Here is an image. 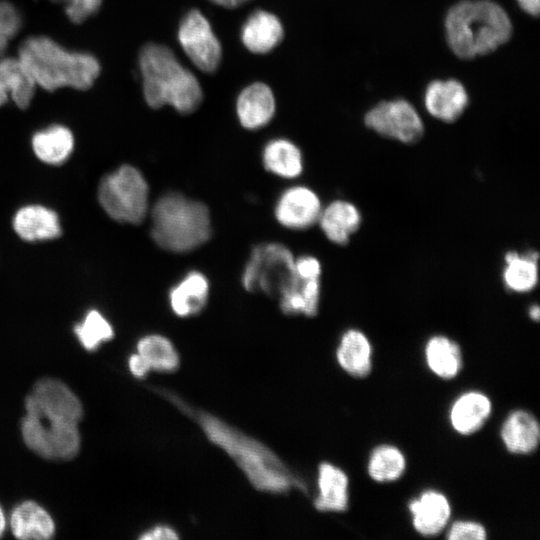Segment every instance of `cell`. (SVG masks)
<instances>
[{"label":"cell","mask_w":540,"mask_h":540,"mask_svg":"<svg viewBox=\"0 0 540 540\" xmlns=\"http://www.w3.org/2000/svg\"><path fill=\"white\" fill-rule=\"evenodd\" d=\"M210 1L218 6L233 9L249 2L250 0H210Z\"/></svg>","instance_id":"obj_40"},{"label":"cell","mask_w":540,"mask_h":540,"mask_svg":"<svg viewBox=\"0 0 540 540\" xmlns=\"http://www.w3.org/2000/svg\"><path fill=\"white\" fill-rule=\"evenodd\" d=\"M128 368L130 373L139 379L146 377L150 372L142 358L137 353H133L129 356Z\"/></svg>","instance_id":"obj_38"},{"label":"cell","mask_w":540,"mask_h":540,"mask_svg":"<svg viewBox=\"0 0 540 540\" xmlns=\"http://www.w3.org/2000/svg\"><path fill=\"white\" fill-rule=\"evenodd\" d=\"M32 148L42 162L60 165L73 151L74 137L67 127L53 125L34 134Z\"/></svg>","instance_id":"obj_29"},{"label":"cell","mask_w":540,"mask_h":540,"mask_svg":"<svg viewBox=\"0 0 540 540\" xmlns=\"http://www.w3.org/2000/svg\"><path fill=\"white\" fill-rule=\"evenodd\" d=\"M208 296L207 277L199 271H190L170 289L168 301L172 312L185 318L199 314L205 308Z\"/></svg>","instance_id":"obj_21"},{"label":"cell","mask_w":540,"mask_h":540,"mask_svg":"<svg viewBox=\"0 0 540 540\" xmlns=\"http://www.w3.org/2000/svg\"><path fill=\"white\" fill-rule=\"evenodd\" d=\"M492 413L490 398L480 391L459 395L449 410V422L455 432L469 436L480 430Z\"/></svg>","instance_id":"obj_16"},{"label":"cell","mask_w":540,"mask_h":540,"mask_svg":"<svg viewBox=\"0 0 540 540\" xmlns=\"http://www.w3.org/2000/svg\"><path fill=\"white\" fill-rule=\"evenodd\" d=\"M445 34L452 52L472 59L495 51L512 35L506 11L492 0H462L445 17Z\"/></svg>","instance_id":"obj_3"},{"label":"cell","mask_w":540,"mask_h":540,"mask_svg":"<svg viewBox=\"0 0 540 540\" xmlns=\"http://www.w3.org/2000/svg\"><path fill=\"white\" fill-rule=\"evenodd\" d=\"M275 110L273 91L263 82L248 85L238 95L236 112L240 124L246 129L256 130L267 125Z\"/></svg>","instance_id":"obj_15"},{"label":"cell","mask_w":540,"mask_h":540,"mask_svg":"<svg viewBox=\"0 0 540 540\" xmlns=\"http://www.w3.org/2000/svg\"><path fill=\"white\" fill-rule=\"evenodd\" d=\"M54 3L64 6L65 13L75 24L83 23L93 14H95L102 0H51Z\"/></svg>","instance_id":"obj_33"},{"label":"cell","mask_w":540,"mask_h":540,"mask_svg":"<svg viewBox=\"0 0 540 540\" xmlns=\"http://www.w3.org/2000/svg\"><path fill=\"white\" fill-rule=\"evenodd\" d=\"M241 41L252 53L265 54L272 51L284 38L280 19L271 12L256 10L241 28Z\"/></svg>","instance_id":"obj_18"},{"label":"cell","mask_w":540,"mask_h":540,"mask_svg":"<svg viewBox=\"0 0 540 540\" xmlns=\"http://www.w3.org/2000/svg\"><path fill=\"white\" fill-rule=\"evenodd\" d=\"M320 293L319 278L302 279L295 275L292 284L278 296L280 309L286 315L313 317L318 312Z\"/></svg>","instance_id":"obj_27"},{"label":"cell","mask_w":540,"mask_h":540,"mask_svg":"<svg viewBox=\"0 0 540 540\" xmlns=\"http://www.w3.org/2000/svg\"><path fill=\"white\" fill-rule=\"evenodd\" d=\"M18 58L36 85L48 91L62 87L89 89L100 74L89 53L70 52L46 36H32L19 46Z\"/></svg>","instance_id":"obj_5"},{"label":"cell","mask_w":540,"mask_h":540,"mask_svg":"<svg viewBox=\"0 0 540 540\" xmlns=\"http://www.w3.org/2000/svg\"><path fill=\"white\" fill-rule=\"evenodd\" d=\"M501 440L506 450L516 455H528L536 451L540 441V425L529 411L517 409L504 419Z\"/></svg>","instance_id":"obj_17"},{"label":"cell","mask_w":540,"mask_h":540,"mask_svg":"<svg viewBox=\"0 0 540 540\" xmlns=\"http://www.w3.org/2000/svg\"><path fill=\"white\" fill-rule=\"evenodd\" d=\"M161 394L200 427L206 438L223 450L259 492L284 495L292 490L307 492V485L273 450L220 417L192 407L177 395Z\"/></svg>","instance_id":"obj_1"},{"label":"cell","mask_w":540,"mask_h":540,"mask_svg":"<svg viewBox=\"0 0 540 540\" xmlns=\"http://www.w3.org/2000/svg\"><path fill=\"white\" fill-rule=\"evenodd\" d=\"M317 222L330 242L345 245L360 228L362 215L356 205L338 199L322 208Z\"/></svg>","instance_id":"obj_19"},{"label":"cell","mask_w":540,"mask_h":540,"mask_svg":"<svg viewBox=\"0 0 540 540\" xmlns=\"http://www.w3.org/2000/svg\"><path fill=\"white\" fill-rule=\"evenodd\" d=\"M294 263L293 254L285 245L260 244L252 250L245 264L242 285L250 292L279 296L295 279Z\"/></svg>","instance_id":"obj_8"},{"label":"cell","mask_w":540,"mask_h":540,"mask_svg":"<svg viewBox=\"0 0 540 540\" xmlns=\"http://www.w3.org/2000/svg\"><path fill=\"white\" fill-rule=\"evenodd\" d=\"M373 348L364 332L347 329L336 348V360L340 368L354 378H365L372 370Z\"/></svg>","instance_id":"obj_20"},{"label":"cell","mask_w":540,"mask_h":540,"mask_svg":"<svg viewBox=\"0 0 540 540\" xmlns=\"http://www.w3.org/2000/svg\"><path fill=\"white\" fill-rule=\"evenodd\" d=\"M424 357L429 370L444 380L455 378L463 366L460 346L444 335H434L427 340Z\"/></svg>","instance_id":"obj_25"},{"label":"cell","mask_w":540,"mask_h":540,"mask_svg":"<svg viewBox=\"0 0 540 540\" xmlns=\"http://www.w3.org/2000/svg\"><path fill=\"white\" fill-rule=\"evenodd\" d=\"M21 28V17L13 4L0 1V32L7 39H11Z\"/></svg>","instance_id":"obj_35"},{"label":"cell","mask_w":540,"mask_h":540,"mask_svg":"<svg viewBox=\"0 0 540 540\" xmlns=\"http://www.w3.org/2000/svg\"><path fill=\"white\" fill-rule=\"evenodd\" d=\"M139 68L143 95L151 108L170 105L181 114H189L201 104L203 91L198 79L169 47L155 43L143 46Z\"/></svg>","instance_id":"obj_4"},{"label":"cell","mask_w":540,"mask_h":540,"mask_svg":"<svg viewBox=\"0 0 540 540\" xmlns=\"http://www.w3.org/2000/svg\"><path fill=\"white\" fill-rule=\"evenodd\" d=\"M10 526L18 539H50L55 533L51 515L34 501L26 500L11 513Z\"/></svg>","instance_id":"obj_24"},{"label":"cell","mask_w":540,"mask_h":540,"mask_svg":"<svg viewBox=\"0 0 540 540\" xmlns=\"http://www.w3.org/2000/svg\"><path fill=\"white\" fill-rule=\"evenodd\" d=\"M469 103L463 84L455 79L434 80L424 93V104L428 113L446 123L456 121Z\"/></svg>","instance_id":"obj_13"},{"label":"cell","mask_w":540,"mask_h":540,"mask_svg":"<svg viewBox=\"0 0 540 540\" xmlns=\"http://www.w3.org/2000/svg\"><path fill=\"white\" fill-rule=\"evenodd\" d=\"M136 353L148 369L160 373H173L180 367V355L170 339L161 334H148L136 344Z\"/></svg>","instance_id":"obj_28"},{"label":"cell","mask_w":540,"mask_h":540,"mask_svg":"<svg viewBox=\"0 0 540 540\" xmlns=\"http://www.w3.org/2000/svg\"><path fill=\"white\" fill-rule=\"evenodd\" d=\"M151 236L162 249L183 253L204 244L211 236L206 205L177 192L161 196L151 211Z\"/></svg>","instance_id":"obj_6"},{"label":"cell","mask_w":540,"mask_h":540,"mask_svg":"<svg viewBox=\"0 0 540 540\" xmlns=\"http://www.w3.org/2000/svg\"><path fill=\"white\" fill-rule=\"evenodd\" d=\"M148 184L142 173L131 165H123L106 175L98 188L103 210L115 221L140 224L148 212Z\"/></svg>","instance_id":"obj_7"},{"label":"cell","mask_w":540,"mask_h":540,"mask_svg":"<svg viewBox=\"0 0 540 540\" xmlns=\"http://www.w3.org/2000/svg\"><path fill=\"white\" fill-rule=\"evenodd\" d=\"M294 272L297 277L302 279L320 278L321 264L317 258L304 255L295 259Z\"/></svg>","instance_id":"obj_36"},{"label":"cell","mask_w":540,"mask_h":540,"mask_svg":"<svg viewBox=\"0 0 540 540\" xmlns=\"http://www.w3.org/2000/svg\"><path fill=\"white\" fill-rule=\"evenodd\" d=\"M262 159L267 171L282 178H296L303 170L301 151L288 139L270 140L263 149Z\"/></svg>","instance_id":"obj_30"},{"label":"cell","mask_w":540,"mask_h":540,"mask_svg":"<svg viewBox=\"0 0 540 540\" xmlns=\"http://www.w3.org/2000/svg\"><path fill=\"white\" fill-rule=\"evenodd\" d=\"M318 493L314 508L322 513H341L349 507V478L340 467L321 462L317 468Z\"/></svg>","instance_id":"obj_14"},{"label":"cell","mask_w":540,"mask_h":540,"mask_svg":"<svg viewBox=\"0 0 540 540\" xmlns=\"http://www.w3.org/2000/svg\"><path fill=\"white\" fill-rule=\"evenodd\" d=\"M36 83L19 58H0V106L9 96L21 108H27L34 96Z\"/></svg>","instance_id":"obj_23"},{"label":"cell","mask_w":540,"mask_h":540,"mask_svg":"<svg viewBox=\"0 0 540 540\" xmlns=\"http://www.w3.org/2000/svg\"><path fill=\"white\" fill-rule=\"evenodd\" d=\"M366 127L377 134L405 144L419 141L424 124L414 106L404 99L382 101L364 116Z\"/></svg>","instance_id":"obj_9"},{"label":"cell","mask_w":540,"mask_h":540,"mask_svg":"<svg viewBox=\"0 0 540 540\" xmlns=\"http://www.w3.org/2000/svg\"><path fill=\"white\" fill-rule=\"evenodd\" d=\"M5 516H4V513H3V510L0 506V536L3 534L4 532V529H5Z\"/></svg>","instance_id":"obj_43"},{"label":"cell","mask_w":540,"mask_h":540,"mask_svg":"<svg viewBox=\"0 0 540 540\" xmlns=\"http://www.w3.org/2000/svg\"><path fill=\"white\" fill-rule=\"evenodd\" d=\"M415 531L424 537L440 534L451 517V505L440 491L428 489L408 504Z\"/></svg>","instance_id":"obj_12"},{"label":"cell","mask_w":540,"mask_h":540,"mask_svg":"<svg viewBox=\"0 0 540 540\" xmlns=\"http://www.w3.org/2000/svg\"><path fill=\"white\" fill-rule=\"evenodd\" d=\"M405 470V455L394 445H378L370 453L367 472L369 477L375 482H394L402 477Z\"/></svg>","instance_id":"obj_31"},{"label":"cell","mask_w":540,"mask_h":540,"mask_svg":"<svg viewBox=\"0 0 540 540\" xmlns=\"http://www.w3.org/2000/svg\"><path fill=\"white\" fill-rule=\"evenodd\" d=\"M74 333L81 345L88 351L96 350L103 342L113 338L111 324L97 310H90L82 322L74 327Z\"/></svg>","instance_id":"obj_32"},{"label":"cell","mask_w":540,"mask_h":540,"mask_svg":"<svg viewBox=\"0 0 540 540\" xmlns=\"http://www.w3.org/2000/svg\"><path fill=\"white\" fill-rule=\"evenodd\" d=\"M25 410L21 434L30 450L48 460H70L78 454L83 407L65 383L53 378L37 381L25 399Z\"/></svg>","instance_id":"obj_2"},{"label":"cell","mask_w":540,"mask_h":540,"mask_svg":"<svg viewBox=\"0 0 540 540\" xmlns=\"http://www.w3.org/2000/svg\"><path fill=\"white\" fill-rule=\"evenodd\" d=\"M8 40L0 32V58L3 57L4 51L7 47Z\"/></svg>","instance_id":"obj_42"},{"label":"cell","mask_w":540,"mask_h":540,"mask_svg":"<svg viewBox=\"0 0 540 540\" xmlns=\"http://www.w3.org/2000/svg\"><path fill=\"white\" fill-rule=\"evenodd\" d=\"M178 41L190 61L202 72L217 70L222 48L208 19L197 9L188 11L181 19Z\"/></svg>","instance_id":"obj_10"},{"label":"cell","mask_w":540,"mask_h":540,"mask_svg":"<svg viewBox=\"0 0 540 540\" xmlns=\"http://www.w3.org/2000/svg\"><path fill=\"white\" fill-rule=\"evenodd\" d=\"M520 8L531 16H537L540 10V0H516Z\"/></svg>","instance_id":"obj_39"},{"label":"cell","mask_w":540,"mask_h":540,"mask_svg":"<svg viewBox=\"0 0 540 540\" xmlns=\"http://www.w3.org/2000/svg\"><path fill=\"white\" fill-rule=\"evenodd\" d=\"M321 210V201L315 191L306 186H293L278 198L275 217L282 226L301 230L314 225Z\"/></svg>","instance_id":"obj_11"},{"label":"cell","mask_w":540,"mask_h":540,"mask_svg":"<svg viewBox=\"0 0 540 540\" xmlns=\"http://www.w3.org/2000/svg\"><path fill=\"white\" fill-rule=\"evenodd\" d=\"M179 538L178 532L166 524L155 525L139 536L141 540H176Z\"/></svg>","instance_id":"obj_37"},{"label":"cell","mask_w":540,"mask_h":540,"mask_svg":"<svg viewBox=\"0 0 540 540\" xmlns=\"http://www.w3.org/2000/svg\"><path fill=\"white\" fill-rule=\"evenodd\" d=\"M13 228L26 241L50 240L61 235L58 215L42 205L20 208L14 215Z\"/></svg>","instance_id":"obj_22"},{"label":"cell","mask_w":540,"mask_h":540,"mask_svg":"<svg viewBox=\"0 0 540 540\" xmlns=\"http://www.w3.org/2000/svg\"><path fill=\"white\" fill-rule=\"evenodd\" d=\"M528 314H529V317L534 320V321H538L539 318H540V309H539V306L538 305H532L530 308H529V311H528Z\"/></svg>","instance_id":"obj_41"},{"label":"cell","mask_w":540,"mask_h":540,"mask_svg":"<svg viewBox=\"0 0 540 540\" xmlns=\"http://www.w3.org/2000/svg\"><path fill=\"white\" fill-rule=\"evenodd\" d=\"M505 267L502 279L510 292L527 293L538 284V253L527 251L520 254L517 251H508L504 256Z\"/></svg>","instance_id":"obj_26"},{"label":"cell","mask_w":540,"mask_h":540,"mask_svg":"<svg viewBox=\"0 0 540 540\" xmlns=\"http://www.w3.org/2000/svg\"><path fill=\"white\" fill-rule=\"evenodd\" d=\"M446 538L448 540H485L487 538V530L479 522L458 520L451 524Z\"/></svg>","instance_id":"obj_34"}]
</instances>
